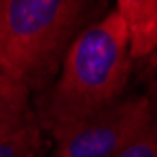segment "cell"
I'll use <instances>...</instances> for the list:
<instances>
[{"mask_svg": "<svg viewBox=\"0 0 157 157\" xmlns=\"http://www.w3.org/2000/svg\"><path fill=\"white\" fill-rule=\"evenodd\" d=\"M153 116L155 108L148 97L116 100L83 119L49 131L55 140L49 157H114Z\"/></svg>", "mask_w": 157, "mask_h": 157, "instance_id": "3957f363", "label": "cell"}, {"mask_svg": "<svg viewBox=\"0 0 157 157\" xmlns=\"http://www.w3.org/2000/svg\"><path fill=\"white\" fill-rule=\"evenodd\" d=\"M131 61L129 30L117 10L85 27L66 49L57 80L34 98L42 131L83 119L119 100Z\"/></svg>", "mask_w": 157, "mask_h": 157, "instance_id": "6da1fadb", "label": "cell"}, {"mask_svg": "<svg viewBox=\"0 0 157 157\" xmlns=\"http://www.w3.org/2000/svg\"><path fill=\"white\" fill-rule=\"evenodd\" d=\"M150 66H151V68H157V46H155V49L151 51V55H150Z\"/></svg>", "mask_w": 157, "mask_h": 157, "instance_id": "ba28073f", "label": "cell"}, {"mask_svg": "<svg viewBox=\"0 0 157 157\" xmlns=\"http://www.w3.org/2000/svg\"><path fill=\"white\" fill-rule=\"evenodd\" d=\"M87 0H0V74L42 93L80 34Z\"/></svg>", "mask_w": 157, "mask_h": 157, "instance_id": "7a4b0ae2", "label": "cell"}, {"mask_svg": "<svg viewBox=\"0 0 157 157\" xmlns=\"http://www.w3.org/2000/svg\"><path fill=\"white\" fill-rule=\"evenodd\" d=\"M42 151L44 131L38 121L0 138V157H38Z\"/></svg>", "mask_w": 157, "mask_h": 157, "instance_id": "8992f818", "label": "cell"}, {"mask_svg": "<svg viewBox=\"0 0 157 157\" xmlns=\"http://www.w3.org/2000/svg\"><path fill=\"white\" fill-rule=\"evenodd\" d=\"M32 91L15 78L0 74V138L36 123Z\"/></svg>", "mask_w": 157, "mask_h": 157, "instance_id": "5b68a950", "label": "cell"}, {"mask_svg": "<svg viewBox=\"0 0 157 157\" xmlns=\"http://www.w3.org/2000/svg\"><path fill=\"white\" fill-rule=\"evenodd\" d=\"M114 157H157V114L134 140Z\"/></svg>", "mask_w": 157, "mask_h": 157, "instance_id": "52a82bcc", "label": "cell"}, {"mask_svg": "<svg viewBox=\"0 0 157 157\" xmlns=\"http://www.w3.org/2000/svg\"><path fill=\"white\" fill-rule=\"evenodd\" d=\"M131 40V59H146L157 46V0H117Z\"/></svg>", "mask_w": 157, "mask_h": 157, "instance_id": "277c9868", "label": "cell"}]
</instances>
